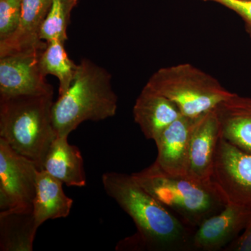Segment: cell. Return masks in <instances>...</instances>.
<instances>
[{
	"instance_id": "5",
	"label": "cell",
	"mask_w": 251,
	"mask_h": 251,
	"mask_svg": "<svg viewBox=\"0 0 251 251\" xmlns=\"http://www.w3.org/2000/svg\"><path fill=\"white\" fill-rule=\"evenodd\" d=\"M145 85L173 101L181 115L191 118L215 109L233 94L215 77L189 63L161 68Z\"/></svg>"
},
{
	"instance_id": "4",
	"label": "cell",
	"mask_w": 251,
	"mask_h": 251,
	"mask_svg": "<svg viewBox=\"0 0 251 251\" xmlns=\"http://www.w3.org/2000/svg\"><path fill=\"white\" fill-rule=\"evenodd\" d=\"M132 176L147 192L193 231L227 204L211 183L204 184L186 176L167 174L154 163Z\"/></svg>"
},
{
	"instance_id": "8",
	"label": "cell",
	"mask_w": 251,
	"mask_h": 251,
	"mask_svg": "<svg viewBox=\"0 0 251 251\" xmlns=\"http://www.w3.org/2000/svg\"><path fill=\"white\" fill-rule=\"evenodd\" d=\"M47 42L0 57V97L54 94L40 60Z\"/></svg>"
},
{
	"instance_id": "20",
	"label": "cell",
	"mask_w": 251,
	"mask_h": 251,
	"mask_svg": "<svg viewBox=\"0 0 251 251\" xmlns=\"http://www.w3.org/2000/svg\"><path fill=\"white\" fill-rule=\"evenodd\" d=\"M22 10V0H0V41L17 29Z\"/></svg>"
},
{
	"instance_id": "10",
	"label": "cell",
	"mask_w": 251,
	"mask_h": 251,
	"mask_svg": "<svg viewBox=\"0 0 251 251\" xmlns=\"http://www.w3.org/2000/svg\"><path fill=\"white\" fill-rule=\"evenodd\" d=\"M251 219V209L226 204L220 212L204 220L194 231L192 250H224L240 235Z\"/></svg>"
},
{
	"instance_id": "11",
	"label": "cell",
	"mask_w": 251,
	"mask_h": 251,
	"mask_svg": "<svg viewBox=\"0 0 251 251\" xmlns=\"http://www.w3.org/2000/svg\"><path fill=\"white\" fill-rule=\"evenodd\" d=\"M197 118L181 115L155 141L158 155L154 163L167 174L186 176L190 135Z\"/></svg>"
},
{
	"instance_id": "6",
	"label": "cell",
	"mask_w": 251,
	"mask_h": 251,
	"mask_svg": "<svg viewBox=\"0 0 251 251\" xmlns=\"http://www.w3.org/2000/svg\"><path fill=\"white\" fill-rule=\"evenodd\" d=\"M40 170L0 138V212L32 213Z\"/></svg>"
},
{
	"instance_id": "14",
	"label": "cell",
	"mask_w": 251,
	"mask_h": 251,
	"mask_svg": "<svg viewBox=\"0 0 251 251\" xmlns=\"http://www.w3.org/2000/svg\"><path fill=\"white\" fill-rule=\"evenodd\" d=\"M44 170L67 186L83 187L87 182L82 153L77 147L69 143L68 137L57 136L54 140Z\"/></svg>"
},
{
	"instance_id": "7",
	"label": "cell",
	"mask_w": 251,
	"mask_h": 251,
	"mask_svg": "<svg viewBox=\"0 0 251 251\" xmlns=\"http://www.w3.org/2000/svg\"><path fill=\"white\" fill-rule=\"evenodd\" d=\"M211 182L226 204L251 209V153L221 138Z\"/></svg>"
},
{
	"instance_id": "2",
	"label": "cell",
	"mask_w": 251,
	"mask_h": 251,
	"mask_svg": "<svg viewBox=\"0 0 251 251\" xmlns=\"http://www.w3.org/2000/svg\"><path fill=\"white\" fill-rule=\"evenodd\" d=\"M54 94L0 97V138L44 170L57 137L52 121Z\"/></svg>"
},
{
	"instance_id": "1",
	"label": "cell",
	"mask_w": 251,
	"mask_h": 251,
	"mask_svg": "<svg viewBox=\"0 0 251 251\" xmlns=\"http://www.w3.org/2000/svg\"><path fill=\"white\" fill-rule=\"evenodd\" d=\"M104 190L133 219L136 233L123 239L117 251L192 250L194 231L158 202L132 175L108 172L102 176Z\"/></svg>"
},
{
	"instance_id": "9",
	"label": "cell",
	"mask_w": 251,
	"mask_h": 251,
	"mask_svg": "<svg viewBox=\"0 0 251 251\" xmlns=\"http://www.w3.org/2000/svg\"><path fill=\"white\" fill-rule=\"evenodd\" d=\"M221 128L216 108L198 117L193 126L188 145L186 177L210 184Z\"/></svg>"
},
{
	"instance_id": "18",
	"label": "cell",
	"mask_w": 251,
	"mask_h": 251,
	"mask_svg": "<svg viewBox=\"0 0 251 251\" xmlns=\"http://www.w3.org/2000/svg\"><path fill=\"white\" fill-rule=\"evenodd\" d=\"M65 43L59 41L47 42L41 56V67L44 75H54L59 81V96L65 93L74 82L79 64L69 58Z\"/></svg>"
},
{
	"instance_id": "12",
	"label": "cell",
	"mask_w": 251,
	"mask_h": 251,
	"mask_svg": "<svg viewBox=\"0 0 251 251\" xmlns=\"http://www.w3.org/2000/svg\"><path fill=\"white\" fill-rule=\"evenodd\" d=\"M135 123L145 138L156 141L161 133L181 115L178 107L145 85L133 109Z\"/></svg>"
},
{
	"instance_id": "19",
	"label": "cell",
	"mask_w": 251,
	"mask_h": 251,
	"mask_svg": "<svg viewBox=\"0 0 251 251\" xmlns=\"http://www.w3.org/2000/svg\"><path fill=\"white\" fill-rule=\"evenodd\" d=\"M78 0H52L48 14L41 26L39 37L49 42L67 41V28L70 23L72 10Z\"/></svg>"
},
{
	"instance_id": "13",
	"label": "cell",
	"mask_w": 251,
	"mask_h": 251,
	"mask_svg": "<svg viewBox=\"0 0 251 251\" xmlns=\"http://www.w3.org/2000/svg\"><path fill=\"white\" fill-rule=\"evenodd\" d=\"M223 139L251 153V98L233 93L216 108Z\"/></svg>"
},
{
	"instance_id": "15",
	"label": "cell",
	"mask_w": 251,
	"mask_h": 251,
	"mask_svg": "<svg viewBox=\"0 0 251 251\" xmlns=\"http://www.w3.org/2000/svg\"><path fill=\"white\" fill-rule=\"evenodd\" d=\"M62 185V181L45 170L38 172L33 202V215L37 228L49 220L63 219L70 214L73 200L64 193Z\"/></svg>"
},
{
	"instance_id": "22",
	"label": "cell",
	"mask_w": 251,
	"mask_h": 251,
	"mask_svg": "<svg viewBox=\"0 0 251 251\" xmlns=\"http://www.w3.org/2000/svg\"><path fill=\"white\" fill-rule=\"evenodd\" d=\"M226 251H251V219L240 235L224 249Z\"/></svg>"
},
{
	"instance_id": "16",
	"label": "cell",
	"mask_w": 251,
	"mask_h": 251,
	"mask_svg": "<svg viewBox=\"0 0 251 251\" xmlns=\"http://www.w3.org/2000/svg\"><path fill=\"white\" fill-rule=\"evenodd\" d=\"M52 0H22V10L17 29L0 41V57L42 42L39 37L41 26Z\"/></svg>"
},
{
	"instance_id": "3",
	"label": "cell",
	"mask_w": 251,
	"mask_h": 251,
	"mask_svg": "<svg viewBox=\"0 0 251 251\" xmlns=\"http://www.w3.org/2000/svg\"><path fill=\"white\" fill-rule=\"evenodd\" d=\"M117 101L111 74L90 59H82L72 85L52 105L57 136L69 137L82 122L102 121L115 116Z\"/></svg>"
},
{
	"instance_id": "21",
	"label": "cell",
	"mask_w": 251,
	"mask_h": 251,
	"mask_svg": "<svg viewBox=\"0 0 251 251\" xmlns=\"http://www.w3.org/2000/svg\"><path fill=\"white\" fill-rule=\"evenodd\" d=\"M223 5L239 15L251 39V0H204Z\"/></svg>"
},
{
	"instance_id": "17",
	"label": "cell",
	"mask_w": 251,
	"mask_h": 251,
	"mask_svg": "<svg viewBox=\"0 0 251 251\" xmlns=\"http://www.w3.org/2000/svg\"><path fill=\"white\" fill-rule=\"evenodd\" d=\"M37 229L33 212H0V250L32 251Z\"/></svg>"
}]
</instances>
